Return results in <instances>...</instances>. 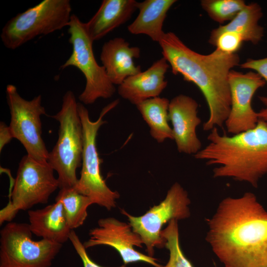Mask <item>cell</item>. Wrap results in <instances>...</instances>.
<instances>
[{"label":"cell","instance_id":"obj_1","mask_svg":"<svg viewBox=\"0 0 267 267\" xmlns=\"http://www.w3.org/2000/svg\"><path fill=\"white\" fill-rule=\"evenodd\" d=\"M207 222L206 240L225 267H267V211L254 194L225 198Z\"/></svg>","mask_w":267,"mask_h":267},{"label":"cell","instance_id":"obj_2","mask_svg":"<svg viewBox=\"0 0 267 267\" xmlns=\"http://www.w3.org/2000/svg\"><path fill=\"white\" fill-rule=\"evenodd\" d=\"M158 43L172 73L193 83L203 94L209 110L203 130L222 127L231 106L229 74L239 65V55L227 54L217 48L208 54L199 53L171 32L165 33Z\"/></svg>","mask_w":267,"mask_h":267},{"label":"cell","instance_id":"obj_3","mask_svg":"<svg viewBox=\"0 0 267 267\" xmlns=\"http://www.w3.org/2000/svg\"><path fill=\"white\" fill-rule=\"evenodd\" d=\"M208 144L194 155L208 166H216L214 178H230L257 187L267 174V123L259 121L252 129L228 136L214 128Z\"/></svg>","mask_w":267,"mask_h":267},{"label":"cell","instance_id":"obj_4","mask_svg":"<svg viewBox=\"0 0 267 267\" xmlns=\"http://www.w3.org/2000/svg\"><path fill=\"white\" fill-rule=\"evenodd\" d=\"M75 95L71 90L64 95L60 110L52 117L59 123L58 138L49 152L47 162L58 174L59 188L74 187L77 169L82 166L84 134Z\"/></svg>","mask_w":267,"mask_h":267},{"label":"cell","instance_id":"obj_5","mask_svg":"<svg viewBox=\"0 0 267 267\" xmlns=\"http://www.w3.org/2000/svg\"><path fill=\"white\" fill-rule=\"evenodd\" d=\"M116 99L104 107L97 120L92 121L87 108L78 102V111L84 134V148L81 175L74 187L79 193L89 197L93 204L110 210L116 207L119 193L107 185L101 176L100 159L96 147V137L99 128L106 123L103 117L119 103Z\"/></svg>","mask_w":267,"mask_h":267},{"label":"cell","instance_id":"obj_6","mask_svg":"<svg viewBox=\"0 0 267 267\" xmlns=\"http://www.w3.org/2000/svg\"><path fill=\"white\" fill-rule=\"evenodd\" d=\"M71 10L69 0H44L8 21L1 30V42L14 50L37 36L61 30L68 26Z\"/></svg>","mask_w":267,"mask_h":267},{"label":"cell","instance_id":"obj_7","mask_svg":"<svg viewBox=\"0 0 267 267\" xmlns=\"http://www.w3.org/2000/svg\"><path fill=\"white\" fill-rule=\"evenodd\" d=\"M53 171L48 162H38L27 154L22 158L8 203L0 211V224L11 222L20 211L48 202L51 195L59 188Z\"/></svg>","mask_w":267,"mask_h":267},{"label":"cell","instance_id":"obj_8","mask_svg":"<svg viewBox=\"0 0 267 267\" xmlns=\"http://www.w3.org/2000/svg\"><path fill=\"white\" fill-rule=\"evenodd\" d=\"M68 26L69 42L72 45V52L60 69L74 66L83 74L86 85L79 99L83 103L89 105L94 103L98 98L111 97L116 91V88L109 79L104 67L99 65L95 59L93 41L88 34L86 23L73 14Z\"/></svg>","mask_w":267,"mask_h":267},{"label":"cell","instance_id":"obj_9","mask_svg":"<svg viewBox=\"0 0 267 267\" xmlns=\"http://www.w3.org/2000/svg\"><path fill=\"white\" fill-rule=\"evenodd\" d=\"M29 223L8 222L0 231V267H50L62 244L32 239Z\"/></svg>","mask_w":267,"mask_h":267},{"label":"cell","instance_id":"obj_10","mask_svg":"<svg viewBox=\"0 0 267 267\" xmlns=\"http://www.w3.org/2000/svg\"><path fill=\"white\" fill-rule=\"evenodd\" d=\"M6 95L10 114L9 127L13 138L21 142L28 156L38 162H47L49 152L42 137L41 120L46 112L41 95L30 100L25 99L14 85L9 84Z\"/></svg>","mask_w":267,"mask_h":267},{"label":"cell","instance_id":"obj_11","mask_svg":"<svg viewBox=\"0 0 267 267\" xmlns=\"http://www.w3.org/2000/svg\"><path fill=\"white\" fill-rule=\"evenodd\" d=\"M190 203L187 192L180 184L175 182L165 198L144 215L135 217L124 210L121 212L128 218L133 231L140 236L149 256L153 257L155 247H165V241L161 236L163 225L174 219L178 221L188 218Z\"/></svg>","mask_w":267,"mask_h":267},{"label":"cell","instance_id":"obj_12","mask_svg":"<svg viewBox=\"0 0 267 267\" xmlns=\"http://www.w3.org/2000/svg\"><path fill=\"white\" fill-rule=\"evenodd\" d=\"M230 109L224 123L228 133L236 134L255 128L259 119L252 106L255 92L266 84L256 72L232 70L228 76Z\"/></svg>","mask_w":267,"mask_h":267},{"label":"cell","instance_id":"obj_13","mask_svg":"<svg viewBox=\"0 0 267 267\" xmlns=\"http://www.w3.org/2000/svg\"><path fill=\"white\" fill-rule=\"evenodd\" d=\"M97 223V227L89 230V239L83 243L86 249L97 245L109 246L119 253L125 265L143 262L155 267H162L156 259L135 250L134 247H142L143 243L129 223L112 217L101 219Z\"/></svg>","mask_w":267,"mask_h":267},{"label":"cell","instance_id":"obj_14","mask_svg":"<svg viewBox=\"0 0 267 267\" xmlns=\"http://www.w3.org/2000/svg\"><path fill=\"white\" fill-rule=\"evenodd\" d=\"M198 106L195 99L182 94L170 101L169 120L172 125L173 140L180 153L194 155L202 149L196 133L201 122L198 116Z\"/></svg>","mask_w":267,"mask_h":267},{"label":"cell","instance_id":"obj_15","mask_svg":"<svg viewBox=\"0 0 267 267\" xmlns=\"http://www.w3.org/2000/svg\"><path fill=\"white\" fill-rule=\"evenodd\" d=\"M169 67L162 57L145 71L126 79L118 86V94L136 106L144 100L158 97L167 86L165 74Z\"/></svg>","mask_w":267,"mask_h":267},{"label":"cell","instance_id":"obj_16","mask_svg":"<svg viewBox=\"0 0 267 267\" xmlns=\"http://www.w3.org/2000/svg\"><path fill=\"white\" fill-rule=\"evenodd\" d=\"M140 55L138 47L131 46L124 39L116 37L103 44L100 59L111 82L119 86L129 77L142 71L140 66L134 62Z\"/></svg>","mask_w":267,"mask_h":267},{"label":"cell","instance_id":"obj_17","mask_svg":"<svg viewBox=\"0 0 267 267\" xmlns=\"http://www.w3.org/2000/svg\"><path fill=\"white\" fill-rule=\"evenodd\" d=\"M135 0H103L98 9L87 23L88 34L93 41L102 39L127 22L137 9Z\"/></svg>","mask_w":267,"mask_h":267},{"label":"cell","instance_id":"obj_18","mask_svg":"<svg viewBox=\"0 0 267 267\" xmlns=\"http://www.w3.org/2000/svg\"><path fill=\"white\" fill-rule=\"evenodd\" d=\"M28 215L33 234L62 244L69 240L72 229L60 202L55 201L43 208L29 210Z\"/></svg>","mask_w":267,"mask_h":267},{"label":"cell","instance_id":"obj_19","mask_svg":"<svg viewBox=\"0 0 267 267\" xmlns=\"http://www.w3.org/2000/svg\"><path fill=\"white\" fill-rule=\"evenodd\" d=\"M176 0H145L138 2L139 13L128 26L133 35H145L153 41L159 43L165 34L163 26L167 13Z\"/></svg>","mask_w":267,"mask_h":267},{"label":"cell","instance_id":"obj_20","mask_svg":"<svg viewBox=\"0 0 267 267\" xmlns=\"http://www.w3.org/2000/svg\"><path fill=\"white\" fill-rule=\"evenodd\" d=\"M263 15L262 8L259 4L257 2L247 4L228 23L212 30L209 43L214 46L216 39L222 33L231 32L240 35L244 42L258 44L264 35V28L259 24Z\"/></svg>","mask_w":267,"mask_h":267},{"label":"cell","instance_id":"obj_21","mask_svg":"<svg viewBox=\"0 0 267 267\" xmlns=\"http://www.w3.org/2000/svg\"><path fill=\"white\" fill-rule=\"evenodd\" d=\"M170 101L159 96L142 101L136 106L150 128L151 136L158 143L173 139L172 128L168 121Z\"/></svg>","mask_w":267,"mask_h":267},{"label":"cell","instance_id":"obj_22","mask_svg":"<svg viewBox=\"0 0 267 267\" xmlns=\"http://www.w3.org/2000/svg\"><path fill=\"white\" fill-rule=\"evenodd\" d=\"M55 201L62 204L72 230L84 223L88 216L87 209L93 204L89 197L79 193L74 187L60 189Z\"/></svg>","mask_w":267,"mask_h":267},{"label":"cell","instance_id":"obj_23","mask_svg":"<svg viewBox=\"0 0 267 267\" xmlns=\"http://www.w3.org/2000/svg\"><path fill=\"white\" fill-rule=\"evenodd\" d=\"M178 221L175 219L171 220L161 231V236L164 240L165 247L170 254L168 263L162 267H193L181 249Z\"/></svg>","mask_w":267,"mask_h":267},{"label":"cell","instance_id":"obj_24","mask_svg":"<svg viewBox=\"0 0 267 267\" xmlns=\"http://www.w3.org/2000/svg\"><path fill=\"white\" fill-rule=\"evenodd\" d=\"M200 4L211 19L222 24L232 20L247 4L243 0H202Z\"/></svg>","mask_w":267,"mask_h":267},{"label":"cell","instance_id":"obj_25","mask_svg":"<svg viewBox=\"0 0 267 267\" xmlns=\"http://www.w3.org/2000/svg\"><path fill=\"white\" fill-rule=\"evenodd\" d=\"M244 41L242 37L234 32L222 33L216 39L214 46L227 54H234L241 48Z\"/></svg>","mask_w":267,"mask_h":267},{"label":"cell","instance_id":"obj_26","mask_svg":"<svg viewBox=\"0 0 267 267\" xmlns=\"http://www.w3.org/2000/svg\"><path fill=\"white\" fill-rule=\"evenodd\" d=\"M69 240L83 263L84 267H103L95 263L88 256L86 249L82 243L79 236L74 230H72L70 234ZM118 267H126L123 265Z\"/></svg>","mask_w":267,"mask_h":267},{"label":"cell","instance_id":"obj_27","mask_svg":"<svg viewBox=\"0 0 267 267\" xmlns=\"http://www.w3.org/2000/svg\"><path fill=\"white\" fill-rule=\"evenodd\" d=\"M239 66L243 69L255 71L267 83V57L257 59L248 58Z\"/></svg>","mask_w":267,"mask_h":267},{"label":"cell","instance_id":"obj_28","mask_svg":"<svg viewBox=\"0 0 267 267\" xmlns=\"http://www.w3.org/2000/svg\"><path fill=\"white\" fill-rule=\"evenodd\" d=\"M13 138L9 126L4 122L0 123V152L7 144L10 142Z\"/></svg>","mask_w":267,"mask_h":267},{"label":"cell","instance_id":"obj_29","mask_svg":"<svg viewBox=\"0 0 267 267\" xmlns=\"http://www.w3.org/2000/svg\"><path fill=\"white\" fill-rule=\"evenodd\" d=\"M259 98L264 105V107L257 112L259 119L267 123V96H260Z\"/></svg>","mask_w":267,"mask_h":267}]
</instances>
